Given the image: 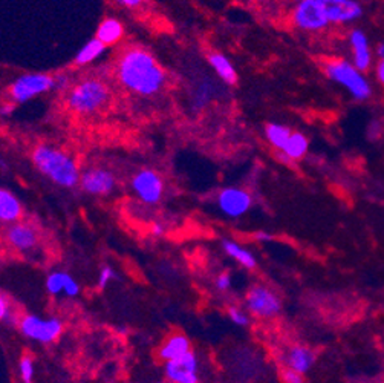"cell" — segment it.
<instances>
[{
  "mask_svg": "<svg viewBox=\"0 0 384 383\" xmlns=\"http://www.w3.org/2000/svg\"><path fill=\"white\" fill-rule=\"evenodd\" d=\"M118 77L127 89L139 96H153L163 86L166 74L150 52L132 48L120 58Z\"/></svg>",
  "mask_w": 384,
  "mask_h": 383,
  "instance_id": "6da1fadb",
  "label": "cell"
},
{
  "mask_svg": "<svg viewBox=\"0 0 384 383\" xmlns=\"http://www.w3.org/2000/svg\"><path fill=\"white\" fill-rule=\"evenodd\" d=\"M32 163L37 171L65 189H74L80 183L78 166L71 155L48 144H40L32 152Z\"/></svg>",
  "mask_w": 384,
  "mask_h": 383,
  "instance_id": "7a4b0ae2",
  "label": "cell"
},
{
  "mask_svg": "<svg viewBox=\"0 0 384 383\" xmlns=\"http://www.w3.org/2000/svg\"><path fill=\"white\" fill-rule=\"evenodd\" d=\"M19 330L26 339L38 344H52L62 336L65 325L60 318H43L37 314H25L19 319Z\"/></svg>",
  "mask_w": 384,
  "mask_h": 383,
  "instance_id": "3957f363",
  "label": "cell"
},
{
  "mask_svg": "<svg viewBox=\"0 0 384 383\" xmlns=\"http://www.w3.org/2000/svg\"><path fill=\"white\" fill-rule=\"evenodd\" d=\"M326 76L346 87L357 100H366L370 96V86L368 80L363 77L361 71L345 60H334L325 65Z\"/></svg>",
  "mask_w": 384,
  "mask_h": 383,
  "instance_id": "277c9868",
  "label": "cell"
},
{
  "mask_svg": "<svg viewBox=\"0 0 384 383\" xmlns=\"http://www.w3.org/2000/svg\"><path fill=\"white\" fill-rule=\"evenodd\" d=\"M109 97L107 86L100 80H86L78 83L69 94V106L74 111L82 113H91L106 103Z\"/></svg>",
  "mask_w": 384,
  "mask_h": 383,
  "instance_id": "5b68a950",
  "label": "cell"
},
{
  "mask_svg": "<svg viewBox=\"0 0 384 383\" xmlns=\"http://www.w3.org/2000/svg\"><path fill=\"white\" fill-rule=\"evenodd\" d=\"M245 307L256 318L273 319L282 311V299L269 287L258 284L247 292Z\"/></svg>",
  "mask_w": 384,
  "mask_h": 383,
  "instance_id": "8992f818",
  "label": "cell"
},
{
  "mask_svg": "<svg viewBox=\"0 0 384 383\" xmlns=\"http://www.w3.org/2000/svg\"><path fill=\"white\" fill-rule=\"evenodd\" d=\"M216 203L227 218L238 219L251 210L253 195L240 187H225L218 193Z\"/></svg>",
  "mask_w": 384,
  "mask_h": 383,
  "instance_id": "52a82bcc",
  "label": "cell"
},
{
  "mask_svg": "<svg viewBox=\"0 0 384 383\" xmlns=\"http://www.w3.org/2000/svg\"><path fill=\"white\" fill-rule=\"evenodd\" d=\"M56 86V80L46 74H25L19 77L14 83L11 85V97L17 103H25L34 98L38 94L52 89Z\"/></svg>",
  "mask_w": 384,
  "mask_h": 383,
  "instance_id": "ba28073f",
  "label": "cell"
},
{
  "mask_svg": "<svg viewBox=\"0 0 384 383\" xmlns=\"http://www.w3.org/2000/svg\"><path fill=\"white\" fill-rule=\"evenodd\" d=\"M132 190L147 206H155L163 199L164 181L152 169L139 171L132 178Z\"/></svg>",
  "mask_w": 384,
  "mask_h": 383,
  "instance_id": "9c48e42d",
  "label": "cell"
},
{
  "mask_svg": "<svg viewBox=\"0 0 384 383\" xmlns=\"http://www.w3.org/2000/svg\"><path fill=\"white\" fill-rule=\"evenodd\" d=\"M166 377L172 383H199V360L193 351L168 360L164 365Z\"/></svg>",
  "mask_w": 384,
  "mask_h": 383,
  "instance_id": "30bf717a",
  "label": "cell"
},
{
  "mask_svg": "<svg viewBox=\"0 0 384 383\" xmlns=\"http://www.w3.org/2000/svg\"><path fill=\"white\" fill-rule=\"evenodd\" d=\"M80 187L84 193L93 197H104L115 189V177L113 173L103 167H91L80 175Z\"/></svg>",
  "mask_w": 384,
  "mask_h": 383,
  "instance_id": "8fae6325",
  "label": "cell"
},
{
  "mask_svg": "<svg viewBox=\"0 0 384 383\" xmlns=\"http://www.w3.org/2000/svg\"><path fill=\"white\" fill-rule=\"evenodd\" d=\"M294 22L306 31H319L329 25L319 0H302L294 11Z\"/></svg>",
  "mask_w": 384,
  "mask_h": 383,
  "instance_id": "7c38bea8",
  "label": "cell"
},
{
  "mask_svg": "<svg viewBox=\"0 0 384 383\" xmlns=\"http://www.w3.org/2000/svg\"><path fill=\"white\" fill-rule=\"evenodd\" d=\"M6 241L20 253H31L38 245V232L31 224L17 221L6 230Z\"/></svg>",
  "mask_w": 384,
  "mask_h": 383,
  "instance_id": "4fadbf2b",
  "label": "cell"
},
{
  "mask_svg": "<svg viewBox=\"0 0 384 383\" xmlns=\"http://www.w3.org/2000/svg\"><path fill=\"white\" fill-rule=\"evenodd\" d=\"M329 23L352 22L361 16V6L355 0H319Z\"/></svg>",
  "mask_w": 384,
  "mask_h": 383,
  "instance_id": "5bb4252c",
  "label": "cell"
},
{
  "mask_svg": "<svg viewBox=\"0 0 384 383\" xmlns=\"http://www.w3.org/2000/svg\"><path fill=\"white\" fill-rule=\"evenodd\" d=\"M315 359H317V355H315L313 348L297 344L286 349L284 355V364L286 368H291L294 371L305 375L313 369Z\"/></svg>",
  "mask_w": 384,
  "mask_h": 383,
  "instance_id": "9a60e30c",
  "label": "cell"
},
{
  "mask_svg": "<svg viewBox=\"0 0 384 383\" xmlns=\"http://www.w3.org/2000/svg\"><path fill=\"white\" fill-rule=\"evenodd\" d=\"M23 215V207L20 199L8 189L0 187V223L14 224Z\"/></svg>",
  "mask_w": 384,
  "mask_h": 383,
  "instance_id": "2e32d148",
  "label": "cell"
},
{
  "mask_svg": "<svg viewBox=\"0 0 384 383\" xmlns=\"http://www.w3.org/2000/svg\"><path fill=\"white\" fill-rule=\"evenodd\" d=\"M188 351H192V344H190V339L187 338L185 334H173L168 338L163 345H161L158 355L161 360L168 362V360H173V359H178L181 355L187 354Z\"/></svg>",
  "mask_w": 384,
  "mask_h": 383,
  "instance_id": "e0dca14e",
  "label": "cell"
},
{
  "mask_svg": "<svg viewBox=\"0 0 384 383\" xmlns=\"http://www.w3.org/2000/svg\"><path fill=\"white\" fill-rule=\"evenodd\" d=\"M222 248H224V252L228 256L238 262L239 265L247 268V270H254L258 267V258L254 256V253L239 243H236V241L224 239L222 241Z\"/></svg>",
  "mask_w": 384,
  "mask_h": 383,
  "instance_id": "ac0fdd59",
  "label": "cell"
},
{
  "mask_svg": "<svg viewBox=\"0 0 384 383\" xmlns=\"http://www.w3.org/2000/svg\"><path fill=\"white\" fill-rule=\"evenodd\" d=\"M351 45L354 48V66L359 71H368L370 66V51L365 32L360 30L352 31Z\"/></svg>",
  "mask_w": 384,
  "mask_h": 383,
  "instance_id": "d6986e66",
  "label": "cell"
},
{
  "mask_svg": "<svg viewBox=\"0 0 384 383\" xmlns=\"http://www.w3.org/2000/svg\"><path fill=\"white\" fill-rule=\"evenodd\" d=\"M124 34V28L117 19H106L101 22L97 31V39L104 45H113L121 40Z\"/></svg>",
  "mask_w": 384,
  "mask_h": 383,
  "instance_id": "ffe728a7",
  "label": "cell"
},
{
  "mask_svg": "<svg viewBox=\"0 0 384 383\" xmlns=\"http://www.w3.org/2000/svg\"><path fill=\"white\" fill-rule=\"evenodd\" d=\"M208 62H210L213 69L218 72V76L224 80L225 83L234 85L236 82H238V72H236L231 62L225 56L214 52L210 57H208Z\"/></svg>",
  "mask_w": 384,
  "mask_h": 383,
  "instance_id": "44dd1931",
  "label": "cell"
},
{
  "mask_svg": "<svg viewBox=\"0 0 384 383\" xmlns=\"http://www.w3.org/2000/svg\"><path fill=\"white\" fill-rule=\"evenodd\" d=\"M308 149H309V141L306 135H303L302 132H293L282 152H284L285 155H288V158L291 161H299L306 155Z\"/></svg>",
  "mask_w": 384,
  "mask_h": 383,
  "instance_id": "7402d4cb",
  "label": "cell"
},
{
  "mask_svg": "<svg viewBox=\"0 0 384 383\" xmlns=\"http://www.w3.org/2000/svg\"><path fill=\"white\" fill-rule=\"evenodd\" d=\"M293 131L288 126L279 123H269L265 127V137L268 143L271 144L275 151H284L286 141L291 137Z\"/></svg>",
  "mask_w": 384,
  "mask_h": 383,
  "instance_id": "603a6c76",
  "label": "cell"
},
{
  "mask_svg": "<svg viewBox=\"0 0 384 383\" xmlns=\"http://www.w3.org/2000/svg\"><path fill=\"white\" fill-rule=\"evenodd\" d=\"M106 50V45L103 42H100V40L95 37L87 42L80 52L76 56V63L77 65H87L93 62V60L98 58L101 54L104 52Z\"/></svg>",
  "mask_w": 384,
  "mask_h": 383,
  "instance_id": "cb8c5ba5",
  "label": "cell"
},
{
  "mask_svg": "<svg viewBox=\"0 0 384 383\" xmlns=\"http://www.w3.org/2000/svg\"><path fill=\"white\" fill-rule=\"evenodd\" d=\"M69 278V273L66 272H52L48 278H46V290L51 296H58L65 292L66 281Z\"/></svg>",
  "mask_w": 384,
  "mask_h": 383,
  "instance_id": "d4e9b609",
  "label": "cell"
},
{
  "mask_svg": "<svg viewBox=\"0 0 384 383\" xmlns=\"http://www.w3.org/2000/svg\"><path fill=\"white\" fill-rule=\"evenodd\" d=\"M0 322H5V324L11 325L19 324L17 314L12 310L10 299L3 296V294H0Z\"/></svg>",
  "mask_w": 384,
  "mask_h": 383,
  "instance_id": "484cf974",
  "label": "cell"
},
{
  "mask_svg": "<svg viewBox=\"0 0 384 383\" xmlns=\"http://www.w3.org/2000/svg\"><path fill=\"white\" fill-rule=\"evenodd\" d=\"M34 373H36V366H34V360L30 355H23L19 362V374L23 383H32Z\"/></svg>",
  "mask_w": 384,
  "mask_h": 383,
  "instance_id": "4316f807",
  "label": "cell"
},
{
  "mask_svg": "<svg viewBox=\"0 0 384 383\" xmlns=\"http://www.w3.org/2000/svg\"><path fill=\"white\" fill-rule=\"evenodd\" d=\"M227 316H228V319H230L233 324L238 327H247L248 324H250V316H248V313L240 307H236V305L228 307Z\"/></svg>",
  "mask_w": 384,
  "mask_h": 383,
  "instance_id": "83f0119b",
  "label": "cell"
},
{
  "mask_svg": "<svg viewBox=\"0 0 384 383\" xmlns=\"http://www.w3.org/2000/svg\"><path fill=\"white\" fill-rule=\"evenodd\" d=\"M212 94H213V89H212L210 83H201L198 86L196 92H194V98H193L194 106H196V107L204 106L208 102V100H210Z\"/></svg>",
  "mask_w": 384,
  "mask_h": 383,
  "instance_id": "f1b7e54d",
  "label": "cell"
},
{
  "mask_svg": "<svg viewBox=\"0 0 384 383\" xmlns=\"http://www.w3.org/2000/svg\"><path fill=\"white\" fill-rule=\"evenodd\" d=\"M113 279H117V272L113 270L111 265H103L98 273V288L104 290V288L111 284Z\"/></svg>",
  "mask_w": 384,
  "mask_h": 383,
  "instance_id": "f546056e",
  "label": "cell"
},
{
  "mask_svg": "<svg viewBox=\"0 0 384 383\" xmlns=\"http://www.w3.org/2000/svg\"><path fill=\"white\" fill-rule=\"evenodd\" d=\"M282 380L284 383H305V375L285 366L282 369Z\"/></svg>",
  "mask_w": 384,
  "mask_h": 383,
  "instance_id": "4dcf8cb0",
  "label": "cell"
},
{
  "mask_svg": "<svg viewBox=\"0 0 384 383\" xmlns=\"http://www.w3.org/2000/svg\"><path fill=\"white\" fill-rule=\"evenodd\" d=\"M233 285V279H231V274L230 273H221L219 276L214 279V287L218 288L219 292H228Z\"/></svg>",
  "mask_w": 384,
  "mask_h": 383,
  "instance_id": "1f68e13d",
  "label": "cell"
},
{
  "mask_svg": "<svg viewBox=\"0 0 384 383\" xmlns=\"http://www.w3.org/2000/svg\"><path fill=\"white\" fill-rule=\"evenodd\" d=\"M80 290H82V288H80V284L69 274V278H67V281H66L63 294L66 298H77L80 294Z\"/></svg>",
  "mask_w": 384,
  "mask_h": 383,
  "instance_id": "d6a6232c",
  "label": "cell"
},
{
  "mask_svg": "<svg viewBox=\"0 0 384 383\" xmlns=\"http://www.w3.org/2000/svg\"><path fill=\"white\" fill-rule=\"evenodd\" d=\"M150 233H152V237H155V238H163L164 234H166V227H164V224L153 223L152 227H150Z\"/></svg>",
  "mask_w": 384,
  "mask_h": 383,
  "instance_id": "836d02e7",
  "label": "cell"
},
{
  "mask_svg": "<svg viewBox=\"0 0 384 383\" xmlns=\"http://www.w3.org/2000/svg\"><path fill=\"white\" fill-rule=\"evenodd\" d=\"M254 239L258 241V243L267 244V243H271V241L274 239V237H273L271 233H268V232H256L254 233Z\"/></svg>",
  "mask_w": 384,
  "mask_h": 383,
  "instance_id": "e575fe53",
  "label": "cell"
},
{
  "mask_svg": "<svg viewBox=\"0 0 384 383\" xmlns=\"http://www.w3.org/2000/svg\"><path fill=\"white\" fill-rule=\"evenodd\" d=\"M376 77L384 85V58H381V62L376 66Z\"/></svg>",
  "mask_w": 384,
  "mask_h": 383,
  "instance_id": "d590c367",
  "label": "cell"
},
{
  "mask_svg": "<svg viewBox=\"0 0 384 383\" xmlns=\"http://www.w3.org/2000/svg\"><path fill=\"white\" fill-rule=\"evenodd\" d=\"M117 2L124 6H129V8H133V6H138L143 0H117Z\"/></svg>",
  "mask_w": 384,
  "mask_h": 383,
  "instance_id": "8d00e7d4",
  "label": "cell"
},
{
  "mask_svg": "<svg viewBox=\"0 0 384 383\" xmlns=\"http://www.w3.org/2000/svg\"><path fill=\"white\" fill-rule=\"evenodd\" d=\"M379 56L381 58H384V45H380V48H379Z\"/></svg>",
  "mask_w": 384,
  "mask_h": 383,
  "instance_id": "74e56055",
  "label": "cell"
}]
</instances>
